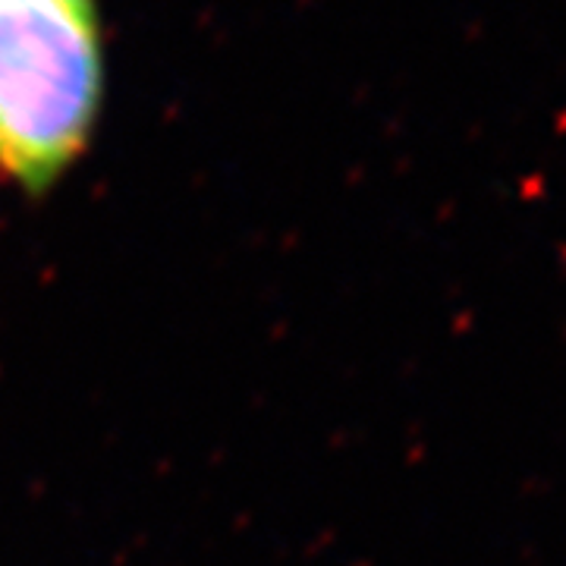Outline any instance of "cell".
Returning a JSON list of instances; mask_svg holds the SVG:
<instances>
[{"instance_id": "6da1fadb", "label": "cell", "mask_w": 566, "mask_h": 566, "mask_svg": "<svg viewBox=\"0 0 566 566\" xmlns=\"http://www.w3.org/2000/svg\"><path fill=\"white\" fill-rule=\"evenodd\" d=\"M98 98L95 0H0V170L44 192L80 155Z\"/></svg>"}]
</instances>
